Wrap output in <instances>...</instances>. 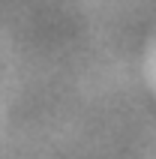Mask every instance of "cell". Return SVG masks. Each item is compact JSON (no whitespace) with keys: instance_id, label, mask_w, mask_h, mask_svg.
I'll return each mask as SVG.
<instances>
[]
</instances>
